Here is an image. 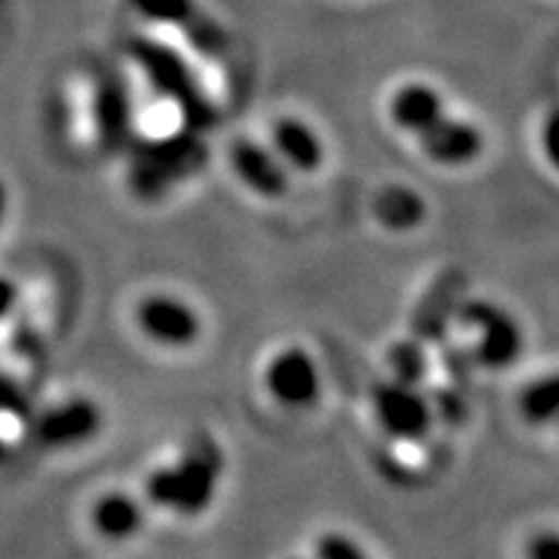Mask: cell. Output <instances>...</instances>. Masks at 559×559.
Here are the masks:
<instances>
[{"mask_svg":"<svg viewBox=\"0 0 559 559\" xmlns=\"http://www.w3.org/2000/svg\"><path fill=\"white\" fill-rule=\"evenodd\" d=\"M223 461L221 445L210 436L190 440L177 464L160 466L145 481V495L153 506L179 515H200L210 508L221 485Z\"/></svg>","mask_w":559,"mask_h":559,"instance_id":"1","label":"cell"},{"mask_svg":"<svg viewBox=\"0 0 559 559\" xmlns=\"http://www.w3.org/2000/svg\"><path fill=\"white\" fill-rule=\"evenodd\" d=\"M132 52H135V60L143 68V73L148 75L151 86L156 88L160 99H169L179 109L187 130L202 132L215 128L218 111H215L213 102L207 99L190 66L179 58L177 50L140 39Z\"/></svg>","mask_w":559,"mask_h":559,"instance_id":"2","label":"cell"},{"mask_svg":"<svg viewBox=\"0 0 559 559\" xmlns=\"http://www.w3.org/2000/svg\"><path fill=\"white\" fill-rule=\"evenodd\" d=\"M202 156L205 153H202V145L192 130H187V135H171L160 138L156 143L138 145L132 151L130 181L138 194L156 198V194L171 190L177 181L198 171Z\"/></svg>","mask_w":559,"mask_h":559,"instance_id":"3","label":"cell"},{"mask_svg":"<svg viewBox=\"0 0 559 559\" xmlns=\"http://www.w3.org/2000/svg\"><path fill=\"white\" fill-rule=\"evenodd\" d=\"M456 321L461 326L479 332L477 345L472 347L474 360L481 368L502 370L513 366L523 353V330L521 324L506 309L495 306L485 298L461 300Z\"/></svg>","mask_w":559,"mask_h":559,"instance_id":"4","label":"cell"},{"mask_svg":"<svg viewBox=\"0 0 559 559\" xmlns=\"http://www.w3.org/2000/svg\"><path fill=\"white\" fill-rule=\"evenodd\" d=\"M376 419L391 438L396 440H423L432 428V407L419 386H407L400 381L376 383L373 389Z\"/></svg>","mask_w":559,"mask_h":559,"instance_id":"5","label":"cell"},{"mask_svg":"<svg viewBox=\"0 0 559 559\" xmlns=\"http://www.w3.org/2000/svg\"><path fill=\"white\" fill-rule=\"evenodd\" d=\"M466 290H469V280H466L464 272L459 267L445 270L412 311V337L423 342V345H443L451 332V324L456 321L461 300L466 298Z\"/></svg>","mask_w":559,"mask_h":559,"instance_id":"6","label":"cell"},{"mask_svg":"<svg viewBox=\"0 0 559 559\" xmlns=\"http://www.w3.org/2000/svg\"><path fill=\"white\" fill-rule=\"evenodd\" d=\"M104 415L99 404L86 396L55 404L32 423V438L45 449H75L88 443L102 430Z\"/></svg>","mask_w":559,"mask_h":559,"instance_id":"7","label":"cell"},{"mask_svg":"<svg viewBox=\"0 0 559 559\" xmlns=\"http://www.w3.org/2000/svg\"><path fill=\"white\" fill-rule=\"evenodd\" d=\"M135 321L145 337L164 347H192L202 334V319L190 304L174 296H148L138 304Z\"/></svg>","mask_w":559,"mask_h":559,"instance_id":"8","label":"cell"},{"mask_svg":"<svg viewBox=\"0 0 559 559\" xmlns=\"http://www.w3.org/2000/svg\"><path fill=\"white\" fill-rule=\"evenodd\" d=\"M264 386L272 400L285 407H309L321 391V376L317 360L306 349L288 347L277 353L264 370Z\"/></svg>","mask_w":559,"mask_h":559,"instance_id":"9","label":"cell"},{"mask_svg":"<svg viewBox=\"0 0 559 559\" xmlns=\"http://www.w3.org/2000/svg\"><path fill=\"white\" fill-rule=\"evenodd\" d=\"M230 169L243 181L247 190L260 194V198L280 200L290 190L288 166L254 140L239 138L230 145Z\"/></svg>","mask_w":559,"mask_h":559,"instance_id":"10","label":"cell"},{"mask_svg":"<svg viewBox=\"0 0 559 559\" xmlns=\"http://www.w3.org/2000/svg\"><path fill=\"white\" fill-rule=\"evenodd\" d=\"M417 138L425 156L443 166L472 164L474 158H479L481 148H485V138H481L479 128L449 115H443L438 122H432L430 128L419 132Z\"/></svg>","mask_w":559,"mask_h":559,"instance_id":"11","label":"cell"},{"mask_svg":"<svg viewBox=\"0 0 559 559\" xmlns=\"http://www.w3.org/2000/svg\"><path fill=\"white\" fill-rule=\"evenodd\" d=\"M94 122L104 151L120 153L128 148L132 140V107L128 91L117 86L115 81L102 83L96 91Z\"/></svg>","mask_w":559,"mask_h":559,"instance_id":"12","label":"cell"},{"mask_svg":"<svg viewBox=\"0 0 559 559\" xmlns=\"http://www.w3.org/2000/svg\"><path fill=\"white\" fill-rule=\"evenodd\" d=\"M272 143H275V156L290 169L311 174L324 164V143L311 124L298 117H283L272 128Z\"/></svg>","mask_w":559,"mask_h":559,"instance_id":"13","label":"cell"},{"mask_svg":"<svg viewBox=\"0 0 559 559\" xmlns=\"http://www.w3.org/2000/svg\"><path fill=\"white\" fill-rule=\"evenodd\" d=\"M389 111L396 128L419 135L445 115V104L436 88L425 86V83H409L391 96Z\"/></svg>","mask_w":559,"mask_h":559,"instance_id":"14","label":"cell"},{"mask_svg":"<svg viewBox=\"0 0 559 559\" xmlns=\"http://www.w3.org/2000/svg\"><path fill=\"white\" fill-rule=\"evenodd\" d=\"M91 521L94 528L99 531L104 539L124 542L135 536L143 528V506L124 492H109L96 500L94 510H91Z\"/></svg>","mask_w":559,"mask_h":559,"instance_id":"15","label":"cell"},{"mask_svg":"<svg viewBox=\"0 0 559 559\" xmlns=\"http://www.w3.org/2000/svg\"><path fill=\"white\" fill-rule=\"evenodd\" d=\"M376 218L389 230H412L428 215L423 194L404 185H391L376 198Z\"/></svg>","mask_w":559,"mask_h":559,"instance_id":"16","label":"cell"},{"mask_svg":"<svg viewBox=\"0 0 559 559\" xmlns=\"http://www.w3.org/2000/svg\"><path fill=\"white\" fill-rule=\"evenodd\" d=\"M521 417L528 425H555L559 423V370L534 379L523 389L519 400Z\"/></svg>","mask_w":559,"mask_h":559,"instance_id":"17","label":"cell"},{"mask_svg":"<svg viewBox=\"0 0 559 559\" xmlns=\"http://www.w3.org/2000/svg\"><path fill=\"white\" fill-rule=\"evenodd\" d=\"M389 368L394 381L407 383V386H423L430 373V360L425 345L419 340H402L389 349Z\"/></svg>","mask_w":559,"mask_h":559,"instance_id":"18","label":"cell"},{"mask_svg":"<svg viewBox=\"0 0 559 559\" xmlns=\"http://www.w3.org/2000/svg\"><path fill=\"white\" fill-rule=\"evenodd\" d=\"M430 407H432V417H440L449 425H461L466 417H469V404H466V396L461 394L459 386L436 389V396H432Z\"/></svg>","mask_w":559,"mask_h":559,"instance_id":"19","label":"cell"},{"mask_svg":"<svg viewBox=\"0 0 559 559\" xmlns=\"http://www.w3.org/2000/svg\"><path fill=\"white\" fill-rule=\"evenodd\" d=\"M317 559H368V555L345 534H324L317 544Z\"/></svg>","mask_w":559,"mask_h":559,"instance_id":"20","label":"cell"},{"mask_svg":"<svg viewBox=\"0 0 559 559\" xmlns=\"http://www.w3.org/2000/svg\"><path fill=\"white\" fill-rule=\"evenodd\" d=\"M0 412L3 415L19 417V419H29L32 417V404L26 400V394L21 391V386L13 379L0 370Z\"/></svg>","mask_w":559,"mask_h":559,"instance_id":"21","label":"cell"},{"mask_svg":"<svg viewBox=\"0 0 559 559\" xmlns=\"http://www.w3.org/2000/svg\"><path fill=\"white\" fill-rule=\"evenodd\" d=\"M443 366H445V370H449L453 386H459V383L469 381L472 370L477 368V360H474L472 349H466L461 345H445L443 347Z\"/></svg>","mask_w":559,"mask_h":559,"instance_id":"22","label":"cell"},{"mask_svg":"<svg viewBox=\"0 0 559 559\" xmlns=\"http://www.w3.org/2000/svg\"><path fill=\"white\" fill-rule=\"evenodd\" d=\"M542 151L551 164V169L559 171V107H555L547 117H544Z\"/></svg>","mask_w":559,"mask_h":559,"instance_id":"23","label":"cell"},{"mask_svg":"<svg viewBox=\"0 0 559 559\" xmlns=\"http://www.w3.org/2000/svg\"><path fill=\"white\" fill-rule=\"evenodd\" d=\"M526 559H559V531H542L526 544Z\"/></svg>","mask_w":559,"mask_h":559,"instance_id":"24","label":"cell"},{"mask_svg":"<svg viewBox=\"0 0 559 559\" xmlns=\"http://www.w3.org/2000/svg\"><path fill=\"white\" fill-rule=\"evenodd\" d=\"M16 300H19L16 283L0 275V321L9 317L13 309H16Z\"/></svg>","mask_w":559,"mask_h":559,"instance_id":"25","label":"cell"},{"mask_svg":"<svg viewBox=\"0 0 559 559\" xmlns=\"http://www.w3.org/2000/svg\"><path fill=\"white\" fill-rule=\"evenodd\" d=\"M5 210H9V190H5V185L0 181V223L5 218Z\"/></svg>","mask_w":559,"mask_h":559,"instance_id":"26","label":"cell"},{"mask_svg":"<svg viewBox=\"0 0 559 559\" xmlns=\"http://www.w3.org/2000/svg\"><path fill=\"white\" fill-rule=\"evenodd\" d=\"M5 456H9V445H5L3 440H0V461H5Z\"/></svg>","mask_w":559,"mask_h":559,"instance_id":"27","label":"cell"},{"mask_svg":"<svg viewBox=\"0 0 559 559\" xmlns=\"http://www.w3.org/2000/svg\"><path fill=\"white\" fill-rule=\"evenodd\" d=\"M557 425H559V423H557Z\"/></svg>","mask_w":559,"mask_h":559,"instance_id":"28","label":"cell"}]
</instances>
